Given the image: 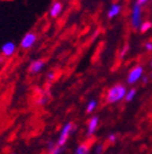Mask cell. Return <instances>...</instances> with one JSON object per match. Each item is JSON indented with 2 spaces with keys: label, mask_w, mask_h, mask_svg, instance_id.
Masks as SVG:
<instances>
[{
  "label": "cell",
  "mask_w": 152,
  "mask_h": 154,
  "mask_svg": "<svg viewBox=\"0 0 152 154\" xmlns=\"http://www.w3.org/2000/svg\"><path fill=\"white\" fill-rule=\"evenodd\" d=\"M127 87L124 84H115L109 88L105 93V101L109 104H117L124 101L127 94Z\"/></svg>",
  "instance_id": "6da1fadb"
},
{
  "label": "cell",
  "mask_w": 152,
  "mask_h": 154,
  "mask_svg": "<svg viewBox=\"0 0 152 154\" xmlns=\"http://www.w3.org/2000/svg\"><path fill=\"white\" fill-rule=\"evenodd\" d=\"M75 131V124L72 122H67L63 125L62 130L60 132L57 140L55 141V144L57 147H66V142L69 139L70 135Z\"/></svg>",
  "instance_id": "7a4b0ae2"
},
{
  "label": "cell",
  "mask_w": 152,
  "mask_h": 154,
  "mask_svg": "<svg viewBox=\"0 0 152 154\" xmlns=\"http://www.w3.org/2000/svg\"><path fill=\"white\" fill-rule=\"evenodd\" d=\"M142 23H143V8L137 2H135L131 9L130 24L133 29H139Z\"/></svg>",
  "instance_id": "3957f363"
},
{
  "label": "cell",
  "mask_w": 152,
  "mask_h": 154,
  "mask_svg": "<svg viewBox=\"0 0 152 154\" xmlns=\"http://www.w3.org/2000/svg\"><path fill=\"white\" fill-rule=\"evenodd\" d=\"M144 67L143 65L136 64L134 65L128 73L127 76V84L128 85H135L136 82H139L144 76Z\"/></svg>",
  "instance_id": "277c9868"
},
{
  "label": "cell",
  "mask_w": 152,
  "mask_h": 154,
  "mask_svg": "<svg viewBox=\"0 0 152 154\" xmlns=\"http://www.w3.org/2000/svg\"><path fill=\"white\" fill-rule=\"evenodd\" d=\"M36 41H37V35H36L35 32L29 31L28 33H26L22 36V41L19 43V46L25 51H28V49H30V48H32L35 45Z\"/></svg>",
  "instance_id": "5b68a950"
},
{
  "label": "cell",
  "mask_w": 152,
  "mask_h": 154,
  "mask_svg": "<svg viewBox=\"0 0 152 154\" xmlns=\"http://www.w3.org/2000/svg\"><path fill=\"white\" fill-rule=\"evenodd\" d=\"M16 49H17V45L14 42H12V41L5 42V43L1 46V54H2L3 57L11 58L16 53Z\"/></svg>",
  "instance_id": "8992f818"
},
{
  "label": "cell",
  "mask_w": 152,
  "mask_h": 154,
  "mask_svg": "<svg viewBox=\"0 0 152 154\" xmlns=\"http://www.w3.org/2000/svg\"><path fill=\"white\" fill-rule=\"evenodd\" d=\"M44 67H45V61L43 59H36V60H33L29 64L28 71L30 74L36 75L42 72L44 70Z\"/></svg>",
  "instance_id": "52a82bcc"
},
{
  "label": "cell",
  "mask_w": 152,
  "mask_h": 154,
  "mask_svg": "<svg viewBox=\"0 0 152 154\" xmlns=\"http://www.w3.org/2000/svg\"><path fill=\"white\" fill-rule=\"evenodd\" d=\"M98 126H99V117L98 116H93L92 118H89V120L87 122V128H86L87 137H92L93 135H95Z\"/></svg>",
  "instance_id": "ba28073f"
},
{
  "label": "cell",
  "mask_w": 152,
  "mask_h": 154,
  "mask_svg": "<svg viewBox=\"0 0 152 154\" xmlns=\"http://www.w3.org/2000/svg\"><path fill=\"white\" fill-rule=\"evenodd\" d=\"M63 12V3L60 0H55L49 8V16L51 18H57Z\"/></svg>",
  "instance_id": "9c48e42d"
},
{
  "label": "cell",
  "mask_w": 152,
  "mask_h": 154,
  "mask_svg": "<svg viewBox=\"0 0 152 154\" xmlns=\"http://www.w3.org/2000/svg\"><path fill=\"white\" fill-rule=\"evenodd\" d=\"M121 10H122V5L120 3H113L111 5V7L109 8L107 12V16L109 19L116 18L119 14L121 13Z\"/></svg>",
  "instance_id": "30bf717a"
},
{
  "label": "cell",
  "mask_w": 152,
  "mask_h": 154,
  "mask_svg": "<svg viewBox=\"0 0 152 154\" xmlns=\"http://www.w3.org/2000/svg\"><path fill=\"white\" fill-rule=\"evenodd\" d=\"M89 146L86 142H82L75 149L74 154H89Z\"/></svg>",
  "instance_id": "8fae6325"
},
{
  "label": "cell",
  "mask_w": 152,
  "mask_h": 154,
  "mask_svg": "<svg viewBox=\"0 0 152 154\" xmlns=\"http://www.w3.org/2000/svg\"><path fill=\"white\" fill-rule=\"evenodd\" d=\"M98 102L97 100H90L86 105V113H93L97 109Z\"/></svg>",
  "instance_id": "7c38bea8"
},
{
  "label": "cell",
  "mask_w": 152,
  "mask_h": 154,
  "mask_svg": "<svg viewBox=\"0 0 152 154\" xmlns=\"http://www.w3.org/2000/svg\"><path fill=\"white\" fill-rule=\"evenodd\" d=\"M136 93H137V91H136L135 88H131V89H129L128 91H127L126 97H124V101L128 102V103H130V102H132L134 99H135Z\"/></svg>",
  "instance_id": "4fadbf2b"
},
{
  "label": "cell",
  "mask_w": 152,
  "mask_h": 154,
  "mask_svg": "<svg viewBox=\"0 0 152 154\" xmlns=\"http://www.w3.org/2000/svg\"><path fill=\"white\" fill-rule=\"evenodd\" d=\"M129 51H130V44L129 43H126L122 47H121V49L119 51V59H124V58L128 56L129 54Z\"/></svg>",
  "instance_id": "5bb4252c"
},
{
  "label": "cell",
  "mask_w": 152,
  "mask_h": 154,
  "mask_svg": "<svg viewBox=\"0 0 152 154\" xmlns=\"http://www.w3.org/2000/svg\"><path fill=\"white\" fill-rule=\"evenodd\" d=\"M151 29H152V23L149 22V20H146V22L142 23V25L139 27V31L142 33H146V32H148Z\"/></svg>",
  "instance_id": "9a60e30c"
},
{
  "label": "cell",
  "mask_w": 152,
  "mask_h": 154,
  "mask_svg": "<svg viewBox=\"0 0 152 154\" xmlns=\"http://www.w3.org/2000/svg\"><path fill=\"white\" fill-rule=\"evenodd\" d=\"M65 150H66V147H57V144H55L54 147H53V149L50 152H48V153L49 154H62Z\"/></svg>",
  "instance_id": "2e32d148"
},
{
  "label": "cell",
  "mask_w": 152,
  "mask_h": 154,
  "mask_svg": "<svg viewBox=\"0 0 152 154\" xmlns=\"http://www.w3.org/2000/svg\"><path fill=\"white\" fill-rule=\"evenodd\" d=\"M47 101H48V96L45 93H42L39 97L37 99V104L38 105H45L47 103Z\"/></svg>",
  "instance_id": "e0dca14e"
},
{
  "label": "cell",
  "mask_w": 152,
  "mask_h": 154,
  "mask_svg": "<svg viewBox=\"0 0 152 154\" xmlns=\"http://www.w3.org/2000/svg\"><path fill=\"white\" fill-rule=\"evenodd\" d=\"M95 154H103V151H104V147H103L102 143H97L95 146Z\"/></svg>",
  "instance_id": "ac0fdd59"
},
{
  "label": "cell",
  "mask_w": 152,
  "mask_h": 154,
  "mask_svg": "<svg viewBox=\"0 0 152 154\" xmlns=\"http://www.w3.org/2000/svg\"><path fill=\"white\" fill-rule=\"evenodd\" d=\"M117 139H118V137H117V135L114 134V133H111V134L107 136V141L111 142V143H115V142L117 141Z\"/></svg>",
  "instance_id": "d6986e66"
},
{
  "label": "cell",
  "mask_w": 152,
  "mask_h": 154,
  "mask_svg": "<svg viewBox=\"0 0 152 154\" xmlns=\"http://www.w3.org/2000/svg\"><path fill=\"white\" fill-rule=\"evenodd\" d=\"M144 48H145V51H148V53H151L152 51V42L151 41H148L144 44Z\"/></svg>",
  "instance_id": "ffe728a7"
},
{
  "label": "cell",
  "mask_w": 152,
  "mask_h": 154,
  "mask_svg": "<svg viewBox=\"0 0 152 154\" xmlns=\"http://www.w3.org/2000/svg\"><path fill=\"white\" fill-rule=\"evenodd\" d=\"M54 77H55L54 72L50 71V72H48V74H47V76H46V78H47L48 82H52V80L54 79Z\"/></svg>",
  "instance_id": "44dd1931"
},
{
  "label": "cell",
  "mask_w": 152,
  "mask_h": 154,
  "mask_svg": "<svg viewBox=\"0 0 152 154\" xmlns=\"http://www.w3.org/2000/svg\"><path fill=\"white\" fill-rule=\"evenodd\" d=\"M148 1H149V0H136V2H137L140 7H143V5H145L146 3H148Z\"/></svg>",
  "instance_id": "7402d4cb"
},
{
  "label": "cell",
  "mask_w": 152,
  "mask_h": 154,
  "mask_svg": "<svg viewBox=\"0 0 152 154\" xmlns=\"http://www.w3.org/2000/svg\"><path fill=\"white\" fill-rule=\"evenodd\" d=\"M142 82H143V84H148L149 82V76H147V75H144L143 78H142Z\"/></svg>",
  "instance_id": "603a6c76"
},
{
  "label": "cell",
  "mask_w": 152,
  "mask_h": 154,
  "mask_svg": "<svg viewBox=\"0 0 152 154\" xmlns=\"http://www.w3.org/2000/svg\"><path fill=\"white\" fill-rule=\"evenodd\" d=\"M149 78H151V79H152V73H151V75L149 76Z\"/></svg>",
  "instance_id": "cb8c5ba5"
},
{
  "label": "cell",
  "mask_w": 152,
  "mask_h": 154,
  "mask_svg": "<svg viewBox=\"0 0 152 154\" xmlns=\"http://www.w3.org/2000/svg\"><path fill=\"white\" fill-rule=\"evenodd\" d=\"M150 65H151V67H152V59H151V62H150Z\"/></svg>",
  "instance_id": "d4e9b609"
},
{
  "label": "cell",
  "mask_w": 152,
  "mask_h": 154,
  "mask_svg": "<svg viewBox=\"0 0 152 154\" xmlns=\"http://www.w3.org/2000/svg\"><path fill=\"white\" fill-rule=\"evenodd\" d=\"M3 1H5V0H3Z\"/></svg>",
  "instance_id": "484cf974"
}]
</instances>
